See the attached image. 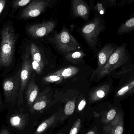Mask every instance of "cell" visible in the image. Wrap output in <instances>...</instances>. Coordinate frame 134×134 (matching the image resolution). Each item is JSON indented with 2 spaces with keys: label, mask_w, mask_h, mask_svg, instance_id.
Wrapping results in <instances>:
<instances>
[{
  "label": "cell",
  "mask_w": 134,
  "mask_h": 134,
  "mask_svg": "<svg viewBox=\"0 0 134 134\" xmlns=\"http://www.w3.org/2000/svg\"><path fill=\"white\" fill-rule=\"evenodd\" d=\"M123 115L122 112H117L115 118L103 128L104 133L108 134H122L124 131Z\"/></svg>",
  "instance_id": "cell-10"
},
{
  "label": "cell",
  "mask_w": 134,
  "mask_h": 134,
  "mask_svg": "<svg viewBox=\"0 0 134 134\" xmlns=\"http://www.w3.org/2000/svg\"><path fill=\"white\" fill-rule=\"evenodd\" d=\"M125 1H126L128 3H129V2H132L133 1H134V0H125Z\"/></svg>",
  "instance_id": "cell-34"
},
{
  "label": "cell",
  "mask_w": 134,
  "mask_h": 134,
  "mask_svg": "<svg viewBox=\"0 0 134 134\" xmlns=\"http://www.w3.org/2000/svg\"><path fill=\"white\" fill-rule=\"evenodd\" d=\"M127 44L124 43L117 46L109 57L107 63L100 72L97 78L100 79L109 74L122 66L128 65L130 56L127 48Z\"/></svg>",
  "instance_id": "cell-2"
},
{
  "label": "cell",
  "mask_w": 134,
  "mask_h": 134,
  "mask_svg": "<svg viewBox=\"0 0 134 134\" xmlns=\"http://www.w3.org/2000/svg\"><path fill=\"white\" fill-rule=\"evenodd\" d=\"M11 132L7 128H2L0 130V134H10Z\"/></svg>",
  "instance_id": "cell-31"
},
{
  "label": "cell",
  "mask_w": 134,
  "mask_h": 134,
  "mask_svg": "<svg viewBox=\"0 0 134 134\" xmlns=\"http://www.w3.org/2000/svg\"><path fill=\"white\" fill-rule=\"evenodd\" d=\"M85 55V53L82 51L76 50L67 53L66 57L67 60L70 61L76 62L82 60Z\"/></svg>",
  "instance_id": "cell-21"
},
{
  "label": "cell",
  "mask_w": 134,
  "mask_h": 134,
  "mask_svg": "<svg viewBox=\"0 0 134 134\" xmlns=\"http://www.w3.org/2000/svg\"><path fill=\"white\" fill-rule=\"evenodd\" d=\"M32 68L38 74H41L43 69L42 68L40 64L38 62L32 61L31 62Z\"/></svg>",
  "instance_id": "cell-27"
},
{
  "label": "cell",
  "mask_w": 134,
  "mask_h": 134,
  "mask_svg": "<svg viewBox=\"0 0 134 134\" xmlns=\"http://www.w3.org/2000/svg\"><path fill=\"white\" fill-rule=\"evenodd\" d=\"M27 120V118L26 115L16 111L9 117V122L13 127L22 130L26 125Z\"/></svg>",
  "instance_id": "cell-14"
},
{
  "label": "cell",
  "mask_w": 134,
  "mask_h": 134,
  "mask_svg": "<svg viewBox=\"0 0 134 134\" xmlns=\"http://www.w3.org/2000/svg\"><path fill=\"white\" fill-rule=\"evenodd\" d=\"M134 93V77L127 81L119 87L115 94L117 100L124 99Z\"/></svg>",
  "instance_id": "cell-12"
},
{
  "label": "cell",
  "mask_w": 134,
  "mask_h": 134,
  "mask_svg": "<svg viewBox=\"0 0 134 134\" xmlns=\"http://www.w3.org/2000/svg\"><path fill=\"white\" fill-rule=\"evenodd\" d=\"M72 9L74 16L81 17L85 20H88L90 8L84 0H72Z\"/></svg>",
  "instance_id": "cell-11"
},
{
  "label": "cell",
  "mask_w": 134,
  "mask_h": 134,
  "mask_svg": "<svg viewBox=\"0 0 134 134\" xmlns=\"http://www.w3.org/2000/svg\"><path fill=\"white\" fill-rule=\"evenodd\" d=\"M81 126V121L80 119H78L75 122L69 132V134H76L78 133L80 130Z\"/></svg>",
  "instance_id": "cell-25"
},
{
  "label": "cell",
  "mask_w": 134,
  "mask_h": 134,
  "mask_svg": "<svg viewBox=\"0 0 134 134\" xmlns=\"http://www.w3.org/2000/svg\"><path fill=\"white\" fill-rule=\"evenodd\" d=\"M134 30V16L120 25L117 31V34L122 35L130 33Z\"/></svg>",
  "instance_id": "cell-16"
},
{
  "label": "cell",
  "mask_w": 134,
  "mask_h": 134,
  "mask_svg": "<svg viewBox=\"0 0 134 134\" xmlns=\"http://www.w3.org/2000/svg\"><path fill=\"white\" fill-rule=\"evenodd\" d=\"M43 80L44 82L49 83L59 82H62L63 78L58 76L52 74L44 77Z\"/></svg>",
  "instance_id": "cell-23"
},
{
  "label": "cell",
  "mask_w": 134,
  "mask_h": 134,
  "mask_svg": "<svg viewBox=\"0 0 134 134\" xmlns=\"http://www.w3.org/2000/svg\"><path fill=\"white\" fill-rule=\"evenodd\" d=\"M110 2L113 4H115L116 3V2L117 1V0H108Z\"/></svg>",
  "instance_id": "cell-32"
},
{
  "label": "cell",
  "mask_w": 134,
  "mask_h": 134,
  "mask_svg": "<svg viewBox=\"0 0 134 134\" xmlns=\"http://www.w3.org/2000/svg\"><path fill=\"white\" fill-rule=\"evenodd\" d=\"M95 133H95V132H94V131H89V132H88V133H87V134H95Z\"/></svg>",
  "instance_id": "cell-33"
},
{
  "label": "cell",
  "mask_w": 134,
  "mask_h": 134,
  "mask_svg": "<svg viewBox=\"0 0 134 134\" xmlns=\"http://www.w3.org/2000/svg\"><path fill=\"white\" fill-rule=\"evenodd\" d=\"M47 99L45 97H41L36 99L33 104L30 106L31 111H40L44 109L47 105Z\"/></svg>",
  "instance_id": "cell-20"
},
{
  "label": "cell",
  "mask_w": 134,
  "mask_h": 134,
  "mask_svg": "<svg viewBox=\"0 0 134 134\" xmlns=\"http://www.w3.org/2000/svg\"><path fill=\"white\" fill-rule=\"evenodd\" d=\"M55 26L56 23L54 21H46L29 26L27 28V31L32 37H41L51 33Z\"/></svg>",
  "instance_id": "cell-7"
},
{
  "label": "cell",
  "mask_w": 134,
  "mask_h": 134,
  "mask_svg": "<svg viewBox=\"0 0 134 134\" xmlns=\"http://www.w3.org/2000/svg\"><path fill=\"white\" fill-rule=\"evenodd\" d=\"M0 47V69L10 67L14 60L18 35L12 26L5 27L1 31Z\"/></svg>",
  "instance_id": "cell-1"
},
{
  "label": "cell",
  "mask_w": 134,
  "mask_h": 134,
  "mask_svg": "<svg viewBox=\"0 0 134 134\" xmlns=\"http://www.w3.org/2000/svg\"><path fill=\"white\" fill-rule=\"evenodd\" d=\"M75 108V105L74 101H69L67 103L64 108V112L67 115H70L73 112Z\"/></svg>",
  "instance_id": "cell-24"
},
{
  "label": "cell",
  "mask_w": 134,
  "mask_h": 134,
  "mask_svg": "<svg viewBox=\"0 0 134 134\" xmlns=\"http://www.w3.org/2000/svg\"><path fill=\"white\" fill-rule=\"evenodd\" d=\"M117 112V110L115 108H112L109 110L103 118L102 120L103 122L105 124L109 123L115 118Z\"/></svg>",
  "instance_id": "cell-22"
},
{
  "label": "cell",
  "mask_w": 134,
  "mask_h": 134,
  "mask_svg": "<svg viewBox=\"0 0 134 134\" xmlns=\"http://www.w3.org/2000/svg\"><path fill=\"white\" fill-rule=\"evenodd\" d=\"M30 54V46H28L22 58V66L20 69V85L17 102V105L19 106L23 104L24 93L26 88L33 69Z\"/></svg>",
  "instance_id": "cell-5"
},
{
  "label": "cell",
  "mask_w": 134,
  "mask_h": 134,
  "mask_svg": "<svg viewBox=\"0 0 134 134\" xmlns=\"http://www.w3.org/2000/svg\"><path fill=\"white\" fill-rule=\"evenodd\" d=\"M4 108L5 106L4 105V101L2 100L1 94V91H0V112L3 111Z\"/></svg>",
  "instance_id": "cell-30"
},
{
  "label": "cell",
  "mask_w": 134,
  "mask_h": 134,
  "mask_svg": "<svg viewBox=\"0 0 134 134\" xmlns=\"http://www.w3.org/2000/svg\"><path fill=\"white\" fill-rule=\"evenodd\" d=\"M117 46L116 44L115 43H108L106 44L100 50L98 56V61L97 66L92 74L91 78H94V76L100 72Z\"/></svg>",
  "instance_id": "cell-9"
},
{
  "label": "cell",
  "mask_w": 134,
  "mask_h": 134,
  "mask_svg": "<svg viewBox=\"0 0 134 134\" xmlns=\"http://www.w3.org/2000/svg\"><path fill=\"white\" fill-rule=\"evenodd\" d=\"M86 102L85 100H82L80 101L78 105V109L79 111H82L85 108Z\"/></svg>",
  "instance_id": "cell-28"
},
{
  "label": "cell",
  "mask_w": 134,
  "mask_h": 134,
  "mask_svg": "<svg viewBox=\"0 0 134 134\" xmlns=\"http://www.w3.org/2000/svg\"><path fill=\"white\" fill-rule=\"evenodd\" d=\"M30 51L32 57V60L38 62L42 68L43 69L44 67V63L41 53L37 46L33 42L31 43L30 46Z\"/></svg>",
  "instance_id": "cell-18"
},
{
  "label": "cell",
  "mask_w": 134,
  "mask_h": 134,
  "mask_svg": "<svg viewBox=\"0 0 134 134\" xmlns=\"http://www.w3.org/2000/svg\"><path fill=\"white\" fill-rule=\"evenodd\" d=\"M57 115L55 114L52 116L41 124L38 127L35 134H40L44 132L49 127L56 119Z\"/></svg>",
  "instance_id": "cell-19"
},
{
  "label": "cell",
  "mask_w": 134,
  "mask_h": 134,
  "mask_svg": "<svg viewBox=\"0 0 134 134\" xmlns=\"http://www.w3.org/2000/svg\"><path fill=\"white\" fill-rule=\"evenodd\" d=\"M6 0H0V15L5 6Z\"/></svg>",
  "instance_id": "cell-29"
},
{
  "label": "cell",
  "mask_w": 134,
  "mask_h": 134,
  "mask_svg": "<svg viewBox=\"0 0 134 134\" xmlns=\"http://www.w3.org/2000/svg\"><path fill=\"white\" fill-rule=\"evenodd\" d=\"M20 69L5 79L2 83L5 108L10 109L16 106L20 85Z\"/></svg>",
  "instance_id": "cell-3"
},
{
  "label": "cell",
  "mask_w": 134,
  "mask_h": 134,
  "mask_svg": "<svg viewBox=\"0 0 134 134\" xmlns=\"http://www.w3.org/2000/svg\"><path fill=\"white\" fill-rule=\"evenodd\" d=\"M79 68L75 67H69L60 69L53 73L52 74L58 76L63 78L71 77L76 74L79 72Z\"/></svg>",
  "instance_id": "cell-17"
},
{
  "label": "cell",
  "mask_w": 134,
  "mask_h": 134,
  "mask_svg": "<svg viewBox=\"0 0 134 134\" xmlns=\"http://www.w3.org/2000/svg\"><path fill=\"white\" fill-rule=\"evenodd\" d=\"M104 29V25L98 17L84 25L81 28V33L88 45L94 46L98 41V36Z\"/></svg>",
  "instance_id": "cell-6"
},
{
  "label": "cell",
  "mask_w": 134,
  "mask_h": 134,
  "mask_svg": "<svg viewBox=\"0 0 134 134\" xmlns=\"http://www.w3.org/2000/svg\"><path fill=\"white\" fill-rule=\"evenodd\" d=\"M39 89L37 84L34 82H30L27 87V103L29 106H31L37 99Z\"/></svg>",
  "instance_id": "cell-15"
},
{
  "label": "cell",
  "mask_w": 134,
  "mask_h": 134,
  "mask_svg": "<svg viewBox=\"0 0 134 134\" xmlns=\"http://www.w3.org/2000/svg\"><path fill=\"white\" fill-rule=\"evenodd\" d=\"M31 0H15L13 2V7L15 8L25 6L28 4Z\"/></svg>",
  "instance_id": "cell-26"
},
{
  "label": "cell",
  "mask_w": 134,
  "mask_h": 134,
  "mask_svg": "<svg viewBox=\"0 0 134 134\" xmlns=\"http://www.w3.org/2000/svg\"><path fill=\"white\" fill-rule=\"evenodd\" d=\"M48 6V2L45 1H34L24 9L20 17L23 19L37 17L45 10Z\"/></svg>",
  "instance_id": "cell-8"
},
{
  "label": "cell",
  "mask_w": 134,
  "mask_h": 134,
  "mask_svg": "<svg viewBox=\"0 0 134 134\" xmlns=\"http://www.w3.org/2000/svg\"><path fill=\"white\" fill-rule=\"evenodd\" d=\"M52 42L58 50L63 53H68L81 48L77 40L66 28H63L59 33H56Z\"/></svg>",
  "instance_id": "cell-4"
},
{
  "label": "cell",
  "mask_w": 134,
  "mask_h": 134,
  "mask_svg": "<svg viewBox=\"0 0 134 134\" xmlns=\"http://www.w3.org/2000/svg\"><path fill=\"white\" fill-rule=\"evenodd\" d=\"M111 87L110 83H105L95 89L90 94V102H97L105 97L111 90Z\"/></svg>",
  "instance_id": "cell-13"
}]
</instances>
